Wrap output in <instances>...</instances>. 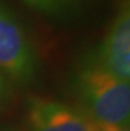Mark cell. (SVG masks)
I'll return each mask as SVG.
<instances>
[{
  "mask_svg": "<svg viewBox=\"0 0 130 131\" xmlns=\"http://www.w3.org/2000/svg\"><path fill=\"white\" fill-rule=\"evenodd\" d=\"M78 109L100 125L129 126L130 85L89 58L76 75Z\"/></svg>",
  "mask_w": 130,
  "mask_h": 131,
  "instance_id": "cell-1",
  "label": "cell"
},
{
  "mask_svg": "<svg viewBox=\"0 0 130 131\" xmlns=\"http://www.w3.org/2000/svg\"><path fill=\"white\" fill-rule=\"evenodd\" d=\"M0 73L19 85L37 75V60L25 29L15 13L0 2Z\"/></svg>",
  "mask_w": 130,
  "mask_h": 131,
  "instance_id": "cell-2",
  "label": "cell"
},
{
  "mask_svg": "<svg viewBox=\"0 0 130 131\" xmlns=\"http://www.w3.org/2000/svg\"><path fill=\"white\" fill-rule=\"evenodd\" d=\"M94 61L119 80H130V12L124 2L113 19L104 41L93 56Z\"/></svg>",
  "mask_w": 130,
  "mask_h": 131,
  "instance_id": "cell-3",
  "label": "cell"
},
{
  "mask_svg": "<svg viewBox=\"0 0 130 131\" xmlns=\"http://www.w3.org/2000/svg\"><path fill=\"white\" fill-rule=\"evenodd\" d=\"M31 131H98V125L80 109L44 98L28 101Z\"/></svg>",
  "mask_w": 130,
  "mask_h": 131,
  "instance_id": "cell-4",
  "label": "cell"
},
{
  "mask_svg": "<svg viewBox=\"0 0 130 131\" xmlns=\"http://www.w3.org/2000/svg\"><path fill=\"white\" fill-rule=\"evenodd\" d=\"M35 11L52 17H64L71 15L80 4V0H23Z\"/></svg>",
  "mask_w": 130,
  "mask_h": 131,
  "instance_id": "cell-5",
  "label": "cell"
},
{
  "mask_svg": "<svg viewBox=\"0 0 130 131\" xmlns=\"http://www.w3.org/2000/svg\"><path fill=\"white\" fill-rule=\"evenodd\" d=\"M7 95H8V85H7L4 75L0 73V105L5 101Z\"/></svg>",
  "mask_w": 130,
  "mask_h": 131,
  "instance_id": "cell-6",
  "label": "cell"
},
{
  "mask_svg": "<svg viewBox=\"0 0 130 131\" xmlns=\"http://www.w3.org/2000/svg\"><path fill=\"white\" fill-rule=\"evenodd\" d=\"M98 125V131H130L129 126H110V125Z\"/></svg>",
  "mask_w": 130,
  "mask_h": 131,
  "instance_id": "cell-7",
  "label": "cell"
},
{
  "mask_svg": "<svg viewBox=\"0 0 130 131\" xmlns=\"http://www.w3.org/2000/svg\"><path fill=\"white\" fill-rule=\"evenodd\" d=\"M2 131H15V130H8V128H7V130H2Z\"/></svg>",
  "mask_w": 130,
  "mask_h": 131,
  "instance_id": "cell-8",
  "label": "cell"
}]
</instances>
